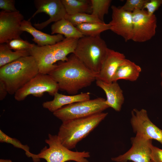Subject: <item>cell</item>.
<instances>
[{
	"instance_id": "obj_23",
	"label": "cell",
	"mask_w": 162,
	"mask_h": 162,
	"mask_svg": "<svg viewBox=\"0 0 162 162\" xmlns=\"http://www.w3.org/2000/svg\"><path fill=\"white\" fill-rule=\"evenodd\" d=\"M76 27L84 36H100L103 32L110 30L109 24L104 22H92L76 25Z\"/></svg>"
},
{
	"instance_id": "obj_9",
	"label": "cell",
	"mask_w": 162,
	"mask_h": 162,
	"mask_svg": "<svg viewBox=\"0 0 162 162\" xmlns=\"http://www.w3.org/2000/svg\"><path fill=\"white\" fill-rule=\"evenodd\" d=\"M133 35L132 40L137 42L149 40L155 35L157 20L154 14L149 15L145 10L132 12Z\"/></svg>"
},
{
	"instance_id": "obj_12",
	"label": "cell",
	"mask_w": 162,
	"mask_h": 162,
	"mask_svg": "<svg viewBox=\"0 0 162 162\" xmlns=\"http://www.w3.org/2000/svg\"><path fill=\"white\" fill-rule=\"evenodd\" d=\"M23 16L18 10L0 12V43H6L14 39L20 38V30Z\"/></svg>"
},
{
	"instance_id": "obj_1",
	"label": "cell",
	"mask_w": 162,
	"mask_h": 162,
	"mask_svg": "<svg viewBox=\"0 0 162 162\" xmlns=\"http://www.w3.org/2000/svg\"><path fill=\"white\" fill-rule=\"evenodd\" d=\"M98 73L87 68L72 53L65 62H59L48 74L57 83L59 90L75 95L96 80Z\"/></svg>"
},
{
	"instance_id": "obj_27",
	"label": "cell",
	"mask_w": 162,
	"mask_h": 162,
	"mask_svg": "<svg viewBox=\"0 0 162 162\" xmlns=\"http://www.w3.org/2000/svg\"><path fill=\"white\" fill-rule=\"evenodd\" d=\"M6 44L9 48L15 51L29 50L35 44L21 38L12 40Z\"/></svg>"
},
{
	"instance_id": "obj_20",
	"label": "cell",
	"mask_w": 162,
	"mask_h": 162,
	"mask_svg": "<svg viewBox=\"0 0 162 162\" xmlns=\"http://www.w3.org/2000/svg\"><path fill=\"white\" fill-rule=\"evenodd\" d=\"M51 34L64 35L65 38L80 39L84 36L70 21L64 18L55 22L51 26Z\"/></svg>"
},
{
	"instance_id": "obj_7",
	"label": "cell",
	"mask_w": 162,
	"mask_h": 162,
	"mask_svg": "<svg viewBox=\"0 0 162 162\" xmlns=\"http://www.w3.org/2000/svg\"><path fill=\"white\" fill-rule=\"evenodd\" d=\"M109 108L106 100L99 97L65 106L53 112V114L63 122L103 112Z\"/></svg>"
},
{
	"instance_id": "obj_18",
	"label": "cell",
	"mask_w": 162,
	"mask_h": 162,
	"mask_svg": "<svg viewBox=\"0 0 162 162\" xmlns=\"http://www.w3.org/2000/svg\"><path fill=\"white\" fill-rule=\"evenodd\" d=\"M53 96L52 100L44 102L42 104L43 108L52 113L65 106L90 99V93L88 92L70 95L57 92Z\"/></svg>"
},
{
	"instance_id": "obj_24",
	"label": "cell",
	"mask_w": 162,
	"mask_h": 162,
	"mask_svg": "<svg viewBox=\"0 0 162 162\" xmlns=\"http://www.w3.org/2000/svg\"><path fill=\"white\" fill-rule=\"evenodd\" d=\"M91 14L104 22V16L107 14L112 0H91Z\"/></svg>"
},
{
	"instance_id": "obj_29",
	"label": "cell",
	"mask_w": 162,
	"mask_h": 162,
	"mask_svg": "<svg viewBox=\"0 0 162 162\" xmlns=\"http://www.w3.org/2000/svg\"><path fill=\"white\" fill-rule=\"evenodd\" d=\"M162 5V0H147L143 10L146 9V10L149 15H152Z\"/></svg>"
},
{
	"instance_id": "obj_28",
	"label": "cell",
	"mask_w": 162,
	"mask_h": 162,
	"mask_svg": "<svg viewBox=\"0 0 162 162\" xmlns=\"http://www.w3.org/2000/svg\"><path fill=\"white\" fill-rule=\"evenodd\" d=\"M147 1V0H127L121 7L126 11L132 13L136 10H143Z\"/></svg>"
},
{
	"instance_id": "obj_35",
	"label": "cell",
	"mask_w": 162,
	"mask_h": 162,
	"mask_svg": "<svg viewBox=\"0 0 162 162\" xmlns=\"http://www.w3.org/2000/svg\"><path fill=\"white\" fill-rule=\"evenodd\" d=\"M70 162V161H68V162Z\"/></svg>"
},
{
	"instance_id": "obj_8",
	"label": "cell",
	"mask_w": 162,
	"mask_h": 162,
	"mask_svg": "<svg viewBox=\"0 0 162 162\" xmlns=\"http://www.w3.org/2000/svg\"><path fill=\"white\" fill-rule=\"evenodd\" d=\"M59 90L57 83L50 76L39 73L19 90L14 94V97L15 100L20 101L30 95L40 97L47 92L54 96Z\"/></svg>"
},
{
	"instance_id": "obj_5",
	"label": "cell",
	"mask_w": 162,
	"mask_h": 162,
	"mask_svg": "<svg viewBox=\"0 0 162 162\" xmlns=\"http://www.w3.org/2000/svg\"><path fill=\"white\" fill-rule=\"evenodd\" d=\"M108 49L100 36H84L79 39L73 54L89 69L99 73Z\"/></svg>"
},
{
	"instance_id": "obj_19",
	"label": "cell",
	"mask_w": 162,
	"mask_h": 162,
	"mask_svg": "<svg viewBox=\"0 0 162 162\" xmlns=\"http://www.w3.org/2000/svg\"><path fill=\"white\" fill-rule=\"evenodd\" d=\"M142 71L141 67L134 62L125 58L117 68L112 81L121 79L134 81L139 78Z\"/></svg>"
},
{
	"instance_id": "obj_13",
	"label": "cell",
	"mask_w": 162,
	"mask_h": 162,
	"mask_svg": "<svg viewBox=\"0 0 162 162\" xmlns=\"http://www.w3.org/2000/svg\"><path fill=\"white\" fill-rule=\"evenodd\" d=\"M34 2L37 10L29 20L41 13H45L50 16L48 20L44 22L34 24L38 29H42L52 22H55L65 18L67 14L61 0H35Z\"/></svg>"
},
{
	"instance_id": "obj_31",
	"label": "cell",
	"mask_w": 162,
	"mask_h": 162,
	"mask_svg": "<svg viewBox=\"0 0 162 162\" xmlns=\"http://www.w3.org/2000/svg\"><path fill=\"white\" fill-rule=\"evenodd\" d=\"M15 2L14 0H0V9L7 12L18 11L15 6Z\"/></svg>"
},
{
	"instance_id": "obj_33",
	"label": "cell",
	"mask_w": 162,
	"mask_h": 162,
	"mask_svg": "<svg viewBox=\"0 0 162 162\" xmlns=\"http://www.w3.org/2000/svg\"><path fill=\"white\" fill-rule=\"evenodd\" d=\"M0 162H12L10 160L1 159Z\"/></svg>"
},
{
	"instance_id": "obj_32",
	"label": "cell",
	"mask_w": 162,
	"mask_h": 162,
	"mask_svg": "<svg viewBox=\"0 0 162 162\" xmlns=\"http://www.w3.org/2000/svg\"><path fill=\"white\" fill-rule=\"evenodd\" d=\"M8 94L6 86L3 82L0 80V100H2Z\"/></svg>"
},
{
	"instance_id": "obj_14",
	"label": "cell",
	"mask_w": 162,
	"mask_h": 162,
	"mask_svg": "<svg viewBox=\"0 0 162 162\" xmlns=\"http://www.w3.org/2000/svg\"><path fill=\"white\" fill-rule=\"evenodd\" d=\"M112 20L109 23L110 30L122 37L126 42L132 40L133 35L132 13L126 11L121 7H111Z\"/></svg>"
},
{
	"instance_id": "obj_30",
	"label": "cell",
	"mask_w": 162,
	"mask_h": 162,
	"mask_svg": "<svg viewBox=\"0 0 162 162\" xmlns=\"http://www.w3.org/2000/svg\"><path fill=\"white\" fill-rule=\"evenodd\" d=\"M150 162H162V149L153 146H151Z\"/></svg>"
},
{
	"instance_id": "obj_17",
	"label": "cell",
	"mask_w": 162,
	"mask_h": 162,
	"mask_svg": "<svg viewBox=\"0 0 162 162\" xmlns=\"http://www.w3.org/2000/svg\"><path fill=\"white\" fill-rule=\"evenodd\" d=\"M20 30L30 34L33 37L32 40L39 46L53 45L65 38L61 34L50 35L39 30L32 26L30 21L28 20L22 21Z\"/></svg>"
},
{
	"instance_id": "obj_25",
	"label": "cell",
	"mask_w": 162,
	"mask_h": 162,
	"mask_svg": "<svg viewBox=\"0 0 162 162\" xmlns=\"http://www.w3.org/2000/svg\"><path fill=\"white\" fill-rule=\"evenodd\" d=\"M65 18L70 21L75 26L77 25L92 22H104L91 14L78 13L72 15L67 14Z\"/></svg>"
},
{
	"instance_id": "obj_22",
	"label": "cell",
	"mask_w": 162,
	"mask_h": 162,
	"mask_svg": "<svg viewBox=\"0 0 162 162\" xmlns=\"http://www.w3.org/2000/svg\"><path fill=\"white\" fill-rule=\"evenodd\" d=\"M30 56L29 50L12 51L6 43L0 44V68L22 57Z\"/></svg>"
},
{
	"instance_id": "obj_6",
	"label": "cell",
	"mask_w": 162,
	"mask_h": 162,
	"mask_svg": "<svg viewBox=\"0 0 162 162\" xmlns=\"http://www.w3.org/2000/svg\"><path fill=\"white\" fill-rule=\"evenodd\" d=\"M45 142L48 148L45 147L37 154H30V157L34 162L39 161L40 159H45L47 162H89L87 159L90 157L89 152L71 151L62 144L57 135L49 134Z\"/></svg>"
},
{
	"instance_id": "obj_11",
	"label": "cell",
	"mask_w": 162,
	"mask_h": 162,
	"mask_svg": "<svg viewBox=\"0 0 162 162\" xmlns=\"http://www.w3.org/2000/svg\"><path fill=\"white\" fill-rule=\"evenodd\" d=\"M132 146L124 153L112 158L115 162H151V146L152 140H148L139 135L131 139Z\"/></svg>"
},
{
	"instance_id": "obj_21",
	"label": "cell",
	"mask_w": 162,
	"mask_h": 162,
	"mask_svg": "<svg viewBox=\"0 0 162 162\" xmlns=\"http://www.w3.org/2000/svg\"><path fill=\"white\" fill-rule=\"evenodd\" d=\"M61 1L68 15L92 13L91 0H61Z\"/></svg>"
},
{
	"instance_id": "obj_16",
	"label": "cell",
	"mask_w": 162,
	"mask_h": 162,
	"mask_svg": "<svg viewBox=\"0 0 162 162\" xmlns=\"http://www.w3.org/2000/svg\"><path fill=\"white\" fill-rule=\"evenodd\" d=\"M96 83L104 92L106 97V101L109 107L116 111H120L124 98L123 91L117 81L107 82L97 79Z\"/></svg>"
},
{
	"instance_id": "obj_3",
	"label": "cell",
	"mask_w": 162,
	"mask_h": 162,
	"mask_svg": "<svg viewBox=\"0 0 162 162\" xmlns=\"http://www.w3.org/2000/svg\"><path fill=\"white\" fill-rule=\"evenodd\" d=\"M79 39L65 38L53 45L39 46L34 44L29 50L30 53L38 64L39 72L48 74L57 62L67 61L68 55L74 52Z\"/></svg>"
},
{
	"instance_id": "obj_34",
	"label": "cell",
	"mask_w": 162,
	"mask_h": 162,
	"mask_svg": "<svg viewBox=\"0 0 162 162\" xmlns=\"http://www.w3.org/2000/svg\"><path fill=\"white\" fill-rule=\"evenodd\" d=\"M160 76L161 78V80L160 82V85L162 88V69L160 73Z\"/></svg>"
},
{
	"instance_id": "obj_15",
	"label": "cell",
	"mask_w": 162,
	"mask_h": 162,
	"mask_svg": "<svg viewBox=\"0 0 162 162\" xmlns=\"http://www.w3.org/2000/svg\"><path fill=\"white\" fill-rule=\"evenodd\" d=\"M125 58L124 54L108 48L106 58L97 79L107 82H112V78L116 70Z\"/></svg>"
},
{
	"instance_id": "obj_4",
	"label": "cell",
	"mask_w": 162,
	"mask_h": 162,
	"mask_svg": "<svg viewBox=\"0 0 162 162\" xmlns=\"http://www.w3.org/2000/svg\"><path fill=\"white\" fill-rule=\"evenodd\" d=\"M108 114L103 112L62 122L57 134L61 143L69 149L75 148L77 143L93 131Z\"/></svg>"
},
{
	"instance_id": "obj_2",
	"label": "cell",
	"mask_w": 162,
	"mask_h": 162,
	"mask_svg": "<svg viewBox=\"0 0 162 162\" xmlns=\"http://www.w3.org/2000/svg\"><path fill=\"white\" fill-rule=\"evenodd\" d=\"M38 64L32 56L22 57L0 68V80L8 92L14 94L39 73Z\"/></svg>"
},
{
	"instance_id": "obj_10",
	"label": "cell",
	"mask_w": 162,
	"mask_h": 162,
	"mask_svg": "<svg viewBox=\"0 0 162 162\" xmlns=\"http://www.w3.org/2000/svg\"><path fill=\"white\" fill-rule=\"evenodd\" d=\"M130 122L136 135L148 140H154L162 145V130L150 120L146 110L133 109L131 112Z\"/></svg>"
},
{
	"instance_id": "obj_26",
	"label": "cell",
	"mask_w": 162,
	"mask_h": 162,
	"mask_svg": "<svg viewBox=\"0 0 162 162\" xmlns=\"http://www.w3.org/2000/svg\"><path fill=\"white\" fill-rule=\"evenodd\" d=\"M0 142L10 143L16 148L23 150L26 156L29 157L31 153L29 151V147L27 145H23L16 139L10 137L0 130Z\"/></svg>"
}]
</instances>
